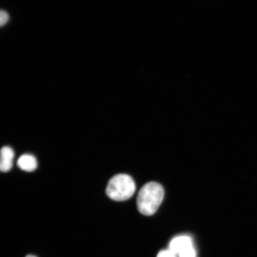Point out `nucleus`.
I'll return each instance as SVG.
<instances>
[{
    "label": "nucleus",
    "mask_w": 257,
    "mask_h": 257,
    "mask_svg": "<svg viewBox=\"0 0 257 257\" xmlns=\"http://www.w3.org/2000/svg\"><path fill=\"white\" fill-rule=\"evenodd\" d=\"M26 257H37V256H35L32 255H27Z\"/></svg>",
    "instance_id": "obj_9"
},
{
    "label": "nucleus",
    "mask_w": 257,
    "mask_h": 257,
    "mask_svg": "<svg viewBox=\"0 0 257 257\" xmlns=\"http://www.w3.org/2000/svg\"><path fill=\"white\" fill-rule=\"evenodd\" d=\"M17 165L24 171L31 172L37 168V160L31 154H25L18 160Z\"/></svg>",
    "instance_id": "obj_5"
},
{
    "label": "nucleus",
    "mask_w": 257,
    "mask_h": 257,
    "mask_svg": "<svg viewBox=\"0 0 257 257\" xmlns=\"http://www.w3.org/2000/svg\"><path fill=\"white\" fill-rule=\"evenodd\" d=\"M9 20V15L8 13L4 11H2L1 14H0V24H1L2 27L7 24Z\"/></svg>",
    "instance_id": "obj_7"
},
{
    "label": "nucleus",
    "mask_w": 257,
    "mask_h": 257,
    "mask_svg": "<svg viewBox=\"0 0 257 257\" xmlns=\"http://www.w3.org/2000/svg\"><path fill=\"white\" fill-rule=\"evenodd\" d=\"M194 246L192 237L186 234L176 236L169 243V249L178 256L180 253Z\"/></svg>",
    "instance_id": "obj_3"
},
{
    "label": "nucleus",
    "mask_w": 257,
    "mask_h": 257,
    "mask_svg": "<svg viewBox=\"0 0 257 257\" xmlns=\"http://www.w3.org/2000/svg\"><path fill=\"white\" fill-rule=\"evenodd\" d=\"M136 191V182L131 176L126 174H118L109 181L105 192L111 200L124 201L133 197Z\"/></svg>",
    "instance_id": "obj_2"
},
{
    "label": "nucleus",
    "mask_w": 257,
    "mask_h": 257,
    "mask_svg": "<svg viewBox=\"0 0 257 257\" xmlns=\"http://www.w3.org/2000/svg\"><path fill=\"white\" fill-rule=\"evenodd\" d=\"M157 257H177V256L170 251L169 249H168L163 250L162 251H160Z\"/></svg>",
    "instance_id": "obj_8"
},
{
    "label": "nucleus",
    "mask_w": 257,
    "mask_h": 257,
    "mask_svg": "<svg viewBox=\"0 0 257 257\" xmlns=\"http://www.w3.org/2000/svg\"><path fill=\"white\" fill-rule=\"evenodd\" d=\"M165 197L163 186L155 182L144 185L138 193L137 204L138 210L145 216H152L158 210Z\"/></svg>",
    "instance_id": "obj_1"
},
{
    "label": "nucleus",
    "mask_w": 257,
    "mask_h": 257,
    "mask_svg": "<svg viewBox=\"0 0 257 257\" xmlns=\"http://www.w3.org/2000/svg\"><path fill=\"white\" fill-rule=\"evenodd\" d=\"M15 152L11 147H3L1 150L0 170L2 172H8L14 165Z\"/></svg>",
    "instance_id": "obj_4"
},
{
    "label": "nucleus",
    "mask_w": 257,
    "mask_h": 257,
    "mask_svg": "<svg viewBox=\"0 0 257 257\" xmlns=\"http://www.w3.org/2000/svg\"><path fill=\"white\" fill-rule=\"evenodd\" d=\"M177 257H197V252H196L194 246L180 253Z\"/></svg>",
    "instance_id": "obj_6"
}]
</instances>
